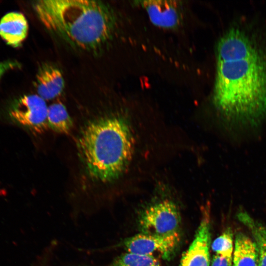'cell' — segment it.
I'll list each match as a JSON object with an SVG mask.
<instances>
[{
  "mask_svg": "<svg viewBox=\"0 0 266 266\" xmlns=\"http://www.w3.org/2000/svg\"><path fill=\"white\" fill-rule=\"evenodd\" d=\"M216 55L213 103L226 131L238 139L266 120V52L233 28L219 40Z\"/></svg>",
  "mask_w": 266,
  "mask_h": 266,
  "instance_id": "obj_1",
  "label": "cell"
},
{
  "mask_svg": "<svg viewBox=\"0 0 266 266\" xmlns=\"http://www.w3.org/2000/svg\"><path fill=\"white\" fill-rule=\"evenodd\" d=\"M149 122H133L122 114L88 122L78 136L81 163L92 180L112 183L126 175L136 163L144 170L154 157L156 129Z\"/></svg>",
  "mask_w": 266,
  "mask_h": 266,
  "instance_id": "obj_2",
  "label": "cell"
},
{
  "mask_svg": "<svg viewBox=\"0 0 266 266\" xmlns=\"http://www.w3.org/2000/svg\"><path fill=\"white\" fill-rule=\"evenodd\" d=\"M33 8L47 30L84 50L107 43L116 28L112 9L101 1L41 0L34 2Z\"/></svg>",
  "mask_w": 266,
  "mask_h": 266,
  "instance_id": "obj_3",
  "label": "cell"
},
{
  "mask_svg": "<svg viewBox=\"0 0 266 266\" xmlns=\"http://www.w3.org/2000/svg\"><path fill=\"white\" fill-rule=\"evenodd\" d=\"M141 233L167 236L179 233L181 218L175 203L168 199L148 206L138 220Z\"/></svg>",
  "mask_w": 266,
  "mask_h": 266,
  "instance_id": "obj_4",
  "label": "cell"
},
{
  "mask_svg": "<svg viewBox=\"0 0 266 266\" xmlns=\"http://www.w3.org/2000/svg\"><path fill=\"white\" fill-rule=\"evenodd\" d=\"M48 107L45 100L38 95H24L11 103L6 116L11 122L41 133L48 127Z\"/></svg>",
  "mask_w": 266,
  "mask_h": 266,
  "instance_id": "obj_5",
  "label": "cell"
},
{
  "mask_svg": "<svg viewBox=\"0 0 266 266\" xmlns=\"http://www.w3.org/2000/svg\"><path fill=\"white\" fill-rule=\"evenodd\" d=\"M179 241V233L158 236L140 233L125 239L121 244L127 252L154 256L156 253L167 259L172 255Z\"/></svg>",
  "mask_w": 266,
  "mask_h": 266,
  "instance_id": "obj_6",
  "label": "cell"
},
{
  "mask_svg": "<svg viewBox=\"0 0 266 266\" xmlns=\"http://www.w3.org/2000/svg\"><path fill=\"white\" fill-rule=\"evenodd\" d=\"M211 241L210 216L204 212L195 238L183 254L179 266H209Z\"/></svg>",
  "mask_w": 266,
  "mask_h": 266,
  "instance_id": "obj_7",
  "label": "cell"
},
{
  "mask_svg": "<svg viewBox=\"0 0 266 266\" xmlns=\"http://www.w3.org/2000/svg\"><path fill=\"white\" fill-rule=\"evenodd\" d=\"M152 24L164 29H175L182 20L181 4L175 0H141Z\"/></svg>",
  "mask_w": 266,
  "mask_h": 266,
  "instance_id": "obj_8",
  "label": "cell"
},
{
  "mask_svg": "<svg viewBox=\"0 0 266 266\" xmlns=\"http://www.w3.org/2000/svg\"><path fill=\"white\" fill-rule=\"evenodd\" d=\"M64 87L63 74L57 67L44 65L39 68L36 76L35 87L38 95L45 100L59 96Z\"/></svg>",
  "mask_w": 266,
  "mask_h": 266,
  "instance_id": "obj_9",
  "label": "cell"
},
{
  "mask_svg": "<svg viewBox=\"0 0 266 266\" xmlns=\"http://www.w3.org/2000/svg\"><path fill=\"white\" fill-rule=\"evenodd\" d=\"M28 29V21L20 12H9L0 20V36L13 47L21 45L27 36Z\"/></svg>",
  "mask_w": 266,
  "mask_h": 266,
  "instance_id": "obj_10",
  "label": "cell"
},
{
  "mask_svg": "<svg viewBox=\"0 0 266 266\" xmlns=\"http://www.w3.org/2000/svg\"><path fill=\"white\" fill-rule=\"evenodd\" d=\"M233 266H259V258L254 241L245 234L235 235L233 252Z\"/></svg>",
  "mask_w": 266,
  "mask_h": 266,
  "instance_id": "obj_11",
  "label": "cell"
},
{
  "mask_svg": "<svg viewBox=\"0 0 266 266\" xmlns=\"http://www.w3.org/2000/svg\"><path fill=\"white\" fill-rule=\"evenodd\" d=\"M238 220L250 231L259 255V266H266V227L245 211L237 214Z\"/></svg>",
  "mask_w": 266,
  "mask_h": 266,
  "instance_id": "obj_12",
  "label": "cell"
},
{
  "mask_svg": "<svg viewBox=\"0 0 266 266\" xmlns=\"http://www.w3.org/2000/svg\"><path fill=\"white\" fill-rule=\"evenodd\" d=\"M48 127L58 133H69L73 126L72 120L66 107L61 103H55L48 107Z\"/></svg>",
  "mask_w": 266,
  "mask_h": 266,
  "instance_id": "obj_13",
  "label": "cell"
},
{
  "mask_svg": "<svg viewBox=\"0 0 266 266\" xmlns=\"http://www.w3.org/2000/svg\"><path fill=\"white\" fill-rule=\"evenodd\" d=\"M114 266H162L154 256L127 252L122 254L113 262Z\"/></svg>",
  "mask_w": 266,
  "mask_h": 266,
  "instance_id": "obj_14",
  "label": "cell"
},
{
  "mask_svg": "<svg viewBox=\"0 0 266 266\" xmlns=\"http://www.w3.org/2000/svg\"><path fill=\"white\" fill-rule=\"evenodd\" d=\"M233 233L228 229L213 241L211 249L216 254L233 257Z\"/></svg>",
  "mask_w": 266,
  "mask_h": 266,
  "instance_id": "obj_15",
  "label": "cell"
},
{
  "mask_svg": "<svg viewBox=\"0 0 266 266\" xmlns=\"http://www.w3.org/2000/svg\"><path fill=\"white\" fill-rule=\"evenodd\" d=\"M233 257H229L219 254L213 256L211 266H233Z\"/></svg>",
  "mask_w": 266,
  "mask_h": 266,
  "instance_id": "obj_16",
  "label": "cell"
},
{
  "mask_svg": "<svg viewBox=\"0 0 266 266\" xmlns=\"http://www.w3.org/2000/svg\"><path fill=\"white\" fill-rule=\"evenodd\" d=\"M19 66V63L15 60H7L0 62V79L7 71Z\"/></svg>",
  "mask_w": 266,
  "mask_h": 266,
  "instance_id": "obj_17",
  "label": "cell"
},
{
  "mask_svg": "<svg viewBox=\"0 0 266 266\" xmlns=\"http://www.w3.org/2000/svg\"><path fill=\"white\" fill-rule=\"evenodd\" d=\"M111 266H113L112 265H111Z\"/></svg>",
  "mask_w": 266,
  "mask_h": 266,
  "instance_id": "obj_18",
  "label": "cell"
}]
</instances>
